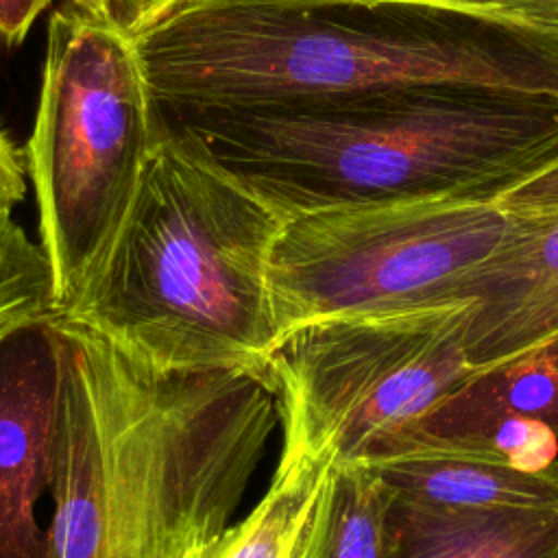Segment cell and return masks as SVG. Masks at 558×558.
I'll return each mask as SVG.
<instances>
[{
    "instance_id": "obj_1",
    "label": "cell",
    "mask_w": 558,
    "mask_h": 558,
    "mask_svg": "<svg viewBox=\"0 0 558 558\" xmlns=\"http://www.w3.org/2000/svg\"><path fill=\"white\" fill-rule=\"evenodd\" d=\"M63 399L48 558H205L279 423L246 371H163L57 314Z\"/></svg>"
},
{
    "instance_id": "obj_2",
    "label": "cell",
    "mask_w": 558,
    "mask_h": 558,
    "mask_svg": "<svg viewBox=\"0 0 558 558\" xmlns=\"http://www.w3.org/2000/svg\"><path fill=\"white\" fill-rule=\"evenodd\" d=\"M286 218L480 203L558 161V98L410 85L307 107L161 109Z\"/></svg>"
},
{
    "instance_id": "obj_3",
    "label": "cell",
    "mask_w": 558,
    "mask_h": 558,
    "mask_svg": "<svg viewBox=\"0 0 558 558\" xmlns=\"http://www.w3.org/2000/svg\"><path fill=\"white\" fill-rule=\"evenodd\" d=\"M283 220L161 116L122 227L57 314L155 368L246 371L272 384L270 257Z\"/></svg>"
},
{
    "instance_id": "obj_4",
    "label": "cell",
    "mask_w": 558,
    "mask_h": 558,
    "mask_svg": "<svg viewBox=\"0 0 558 558\" xmlns=\"http://www.w3.org/2000/svg\"><path fill=\"white\" fill-rule=\"evenodd\" d=\"M135 50L161 109L307 107L410 85L501 87L512 33L445 0H192Z\"/></svg>"
},
{
    "instance_id": "obj_5",
    "label": "cell",
    "mask_w": 558,
    "mask_h": 558,
    "mask_svg": "<svg viewBox=\"0 0 558 558\" xmlns=\"http://www.w3.org/2000/svg\"><path fill=\"white\" fill-rule=\"evenodd\" d=\"M159 126L135 41L70 2L54 11L24 155L57 312L74 299L122 227Z\"/></svg>"
},
{
    "instance_id": "obj_6",
    "label": "cell",
    "mask_w": 558,
    "mask_h": 558,
    "mask_svg": "<svg viewBox=\"0 0 558 558\" xmlns=\"http://www.w3.org/2000/svg\"><path fill=\"white\" fill-rule=\"evenodd\" d=\"M469 303H429L314 323L286 333L270 364L281 453L373 464L475 368Z\"/></svg>"
},
{
    "instance_id": "obj_7",
    "label": "cell",
    "mask_w": 558,
    "mask_h": 558,
    "mask_svg": "<svg viewBox=\"0 0 558 558\" xmlns=\"http://www.w3.org/2000/svg\"><path fill=\"white\" fill-rule=\"evenodd\" d=\"M521 218L495 201L288 216L270 257L277 336L333 318L451 303L458 286L517 233Z\"/></svg>"
},
{
    "instance_id": "obj_8",
    "label": "cell",
    "mask_w": 558,
    "mask_h": 558,
    "mask_svg": "<svg viewBox=\"0 0 558 558\" xmlns=\"http://www.w3.org/2000/svg\"><path fill=\"white\" fill-rule=\"evenodd\" d=\"M63 399L54 314L0 327V558H48L37 501L50 490Z\"/></svg>"
},
{
    "instance_id": "obj_9",
    "label": "cell",
    "mask_w": 558,
    "mask_h": 558,
    "mask_svg": "<svg viewBox=\"0 0 558 558\" xmlns=\"http://www.w3.org/2000/svg\"><path fill=\"white\" fill-rule=\"evenodd\" d=\"M517 233L469 275L466 357L475 371L558 338V211L521 214Z\"/></svg>"
},
{
    "instance_id": "obj_10",
    "label": "cell",
    "mask_w": 558,
    "mask_h": 558,
    "mask_svg": "<svg viewBox=\"0 0 558 558\" xmlns=\"http://www.w3.org/2000/svg\"><path fill=\"white\" fill-rule=\"evenodd\" d=\"M386 558H558V512L438 508L392 497Z\"/></svg>"
},
{
    "instance_id": "obj_11",
    "label": "cell",
    "mask_w": 558,
    "mask_h": 558,
    "mask_svg": "<svg viewBox=\"0 0 558 558\" xmlns=\"http://www.w3.org/2000/svg\"><path fill=\"white\" fill-rule=\"evenodd\" d=\"M368 466L392 497L412 504L558 512V462L543 471H523L477 460L408 456Z\"/></svg>"
},
{
    "instance_id": "obj_12",
    "label": "cell",
    "mask_w": 558,
    "mask_h": 558,
    "mask_svg": "<svg viewBox=\"0 0 558 558\" xmlns=\"http://www.w3.org/2000/svg\"><path fill=\"white\" fill-rule=\"evenodd\" d=\"M490 416L534 418L558 434V338L475 371L408 432H436Z\"/></svg>"
},
{
    "instance_id": "obj_13",
    "label": "cell",
    "mask_w": 558,
    "mask_h": 558,
    "mask_svg": "<svg viewBox=\"0 0 558 558\" xmlns=\"http://www.w3.org/2000/svg\"><path fill=\"white\" fill-rule=\"evenodd\" d=\"M390 501L368 464H329L296 558H386Z\"/></svg>"
},
{
    "instance_id": "obj_14",
    "label": "cell",
    "mask_w": 558,
    "mask_h": 558,
    "mask_svg": "<svg viewBox=\"0 0 558 558\" xmlns=\"http://www.w3.org/2000/svg\"><path fill=\"white\" fill-rule=\"evenodd\" d=\"M327 466L320 460L281 453L259 504L229 525L205 558H296Z\"/></svg>"
},
{
    "instance_id": "obj_15",
    "label": "cell",
    "mask_w": 558,
    "mask_h": 558,
    "mask_svg": "<svg viewBox=\"0 0 558 558\" xmlns=\"http://www.w3.org/2000/svg\"><path fill=\"white\" fill-rule=\"evenodd\" d=\"M408 456L460 458L543 471L558 462V434L534 418L490 416L436 432H408L377 462Z\"/></svg>"
},
{
    "instance_id": "obj_16",
    "label": "cell",
    "mask_w": 558,
    "mask_h": 558,
    "mask_svg": "<svg viewBox=\"0 0 558 558\" xmlns=\"http://www.w3.org/2000/svg\"><path fill=\"white\" fill-rule=\"evenodd\" d=\"M54 312L52 270L44 248L13 220V211H0V327Z\"/></svg>"
},
{
    "instance_id": "obj_17",
    "label": "cell",
    "mask_w": 558,
    "mask_h": 558,
    "mask_svg": "<svg viewBox=\"0 0 558 558\" xmlns=\"http://www.w3.org/2000/svg\"><path fill=\"white\" fill-rule=\"evenodd\" d=\"M129 39H137L192 0H68Z\"/></svg>"
},
{
    "instance_id": "obj_18",
    "label": "cell",
    "mask_w": 558,
    "mask_h": 558,
    "mask_svg": "<svg viewBox=\"0 0 558 558\" xmlns=\"http://www.w3.org/2000/svg\"><path fill=\"white\" fill-rule=\"evenodd\" d=\"M495 203L514 214L558 211V161L517 183Z\"/></svg>"
},
{
    "instance_id": "obj_19",
    "label": "cell",
    "mask_w": 558,
    "mask_h": 558,
    "mask_svg": "<svg viewBox=\"0 0 558 558\" xmlns=\"http://www.w3.org/2000/svg\"><path fill=\"white\" fill-rule=\"evenodd\" d=\"M475 11L499 13L534 26L558 31V0H445Z\"/></svg>"
},
{
    "instance_id": "obj_20",
    "label": "cell",
    "mask_w": 558,
    "mask_h": 558,
    "mask_svg": "<svg viewBox=\"0 0 558 558\" xmlns=\"http://www.w3.org/2000/svg\"><path fill=\"white\" fill-rule=\"evenodd\" d=\"M26 155L0 126V211H13L26 196Z\"/></svg>"
},
{
    "instance_id": "obj_21",
    "label": "cell",
    "mask_w": 558,
    "mask_h": 558,
    "mask_svg": "<svg viewBox=\"0 0 558 558\" xmlns=\"http://www.w3.org/2000/svg\"><path fill=\"white\" fill-rule=\"evenodd\" d=\"M52 0H0V37L7 46H20L35 20Z\"/></svg>"
}]
</instances>
